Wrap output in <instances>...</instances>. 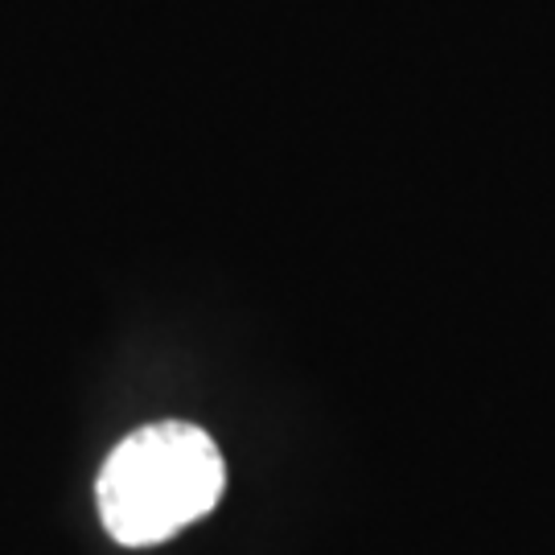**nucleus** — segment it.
Instances as JSON below:
<instances>
[{
	"label": "nucleus",
	"instance_id": "f257e3e1",
	"mask_svg": "<svg viewBox=\"0 0 555 555\" xmlns=\"http://www.w3.org/2000/svg\"><path fill=\"white\" fill-rule=\"evenodd\" d=\"M227 486L219 444L185 420L144 424L103 461L95 498L107 535L124 547L165 543L215 511Z\"/></svg>",
	"mask_w": 555,
	"mask_h": 555
}]
</instances>
